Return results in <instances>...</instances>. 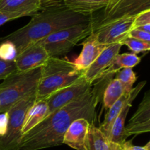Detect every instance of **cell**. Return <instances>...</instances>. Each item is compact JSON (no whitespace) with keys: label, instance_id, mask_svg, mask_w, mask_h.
<instances>
[{"label":"cell","instance_id":"1","mask_svg":"<svg viewBox=\"0 0 150 150\" xmlns=\"http://www.w3.org/2000/svg\"><path fill=\"white\" fill-rule=\"evenodd\" d=\"M96 81L85 94L45 117L22 136L18 150H40L63 144L64 133L73 121L83 118L89 123L96 119V110L105 85Z\"/></svg>","mask_w":150,"mask_h":150},{"label":"cell","instance_id":"2","mask_svg":"<svg viewBox=\"0 0 150 150\" xmlns=\"http://www.w3.org/2000/svg\"><path fill=\"white\" fill-rule=\"evenodd\" d=\"M92 15L76 13L59 1L42 7L23 27L0 38V42L10 41L20 54L29 45L53 33L74 25L92 22Z\"/></svg>","mask_w":150,"mask_h":150},{"label":"cell","instance_id":"3","mask_svg":"<svg viewBox=\"0 0 150 150\" xmlns=\"http://www.w3.org/2000/svg\"><path fill=\"white\" fill-rule=\"evenodd\" d=\"M72 62L59 57H49L41 67V75L36 92V101L46 99L56 91L75 83L83 77Z\"/></svg>","mask_w":150,"mask_h":150},{"label":"cell","instance_id":"4","mask_svg":"<svg viewBox=\"0 0 150 150\" xmlns=\"http://www.w3.org/2000/svg\"><path fill=\"white\" fill-rule=\"evenodd\" d=\"M41 67L27 71L16 70L0 83V113L7 112L21 100L36 93Z\"/></svg>","mask_w":150,"mask_h":150},{"label":"cell","instance_id":"5","mask_svg":"<svg viewBox=\"0 0 150 150\" xmlns=\"http://www.w3.org/2000/svg\"><path fill=\"white\" fill-rule=\"evenodd\" d=\"M93 29V21L79 23L51 34L37 42L45 48L50 57H58L68 54L81 40L91 35Z\"/></svg>","mask_w":150,"mask_h":150},{"label":"cell","instance_id":"6","mask_svg":"<svg viewBox=\"0 0 150 150\" xmlns=\"http://www.w3.org/2000/svg\"><path fill=\"white\" fill-rule=\"evenodd\" d=\"M36 101V93L21 100L8 111L7 132L0 137V150H18L22 139V127L28 110Z\"/></svg>","mask_w":150,"mask_h":150},{"label":"cell","instance_id":"7","mask_svg":"<svg viewBox=\"0 0 150 150\" xmlns=\"http://www.w3.org/2000/svg\"><path fill=\"white\" fill-rule=\"evenodd\" d=\"M150 10V0H110L103 9L102 18L93 26H100L125 17L137 16Z\"/></svg>","mask_w":150,"mask_h":150},{"label":"cell","instance_id":"8","mask_svg":"<svg viewBox=\"0 0 150 150\" xmlns=\"http://www.w3.org/2000/svg\"><path fill=\"white\" fill-rule=\"evenodd\" d=\"M135 17L136 16L122 18L105 24L95 26L93 32L97 40L99 43L105 45L122 44V41L128 37Z\"/></svg>","mask_w":150,"mask_h":150},{"label":"cell","instance_id":"9","mask_svg":"<svg viewBox=\"0 0 150 150\" xmlns=\"http://www.w3.org/2000/svg\"><path fill=\"white\" fill-rule=\"evenodd\" d=\"M92 85L82 77L75 83L62 88L50 95L46 98L48 108L47 117L86 93L92 88Z\"/></svg>","mask_w":150,"mask_h":150},{"label":"cell","instance_id":"10","mask_svg":"<svg viewBox=\"0 0 150 150\" xmlns=\"http://www.w3.org/2000/svg\"><path fill=\"white\" fill-rule=\"evenodd\" d=\"M150 131V93L146 92L139 104L137 110L125 127V136L143 134Z\"/></svg>","mask_w":150,"mask_h":150},{"label":"cell","instance_id":"11","mask_svg":"<svg viewBox=\"0 0 150 150\" xmlns=\"http://www.w3.org/2000/svg\"><path fill=\"white\" fill-rule=\"evenodd\" d=\"M49 57L46 50L42 45L38 42L32 44L18 55L15 60L16 70L23 72L40 67Z\"/></svg>","mask_w":150,"mask_h":150},{"label":"cell","instance_id":"12","mask_svg":"<svg viewBox=\"0 0 150 150\" xmlns=\"http://www.w3.org/2000/svg\"><path fill=\"white\" fill-rule=\"evenodd\" d=\"M122 47L121 43H115L107 46L96 59L83 71V77L89 83L93 84L98 80L103 72L106 70L112 62L114 57L119 54Z\"/></svg>","mask_w":150,"mask_h":150},{"label":"cell","instance_id":"13","mask_svg":"<svg viewBox=\"0 0 150 150\" xmlns=\"http://www.w3.org/2000/svg\"><path fill=\"white\" fill-rule=\"evenodd\" d=\"M146 81H143L139 83V84L136 87L133 88L129 93H125L113 104L112 106L107 110V113L105 116L103 122L101 125L100 127H99L103 133L108 138V136L111 132V127L114 123V120H116L120 113L121 112L122 110L123 109L125 106L127 104L133 102L136 97L139 95L141 91L143 89L144 86L146 85Z\"/></svg>","mask_w":150,"mask_h":150},{"label":"cell","instance_id":"14","mask_svg":"<svg viewBox=\"0 0 150 150\" xmlns=\"http://www.w3.org/2000/svg\"><path fill=\"white\" fill-rule=\"evenodd\" d=\"M82 45L81 52L73 63L79 70L84 71L108 45L99 43L93 32L85 38Z\"/></svg>","mask_w":150,"mask_h":150},{"label":"cell","instance_id":"15","mask_svg":"<svg viewBox=\"0 0 150 150\" xmlns=\"http://www.w3.org/2000/svg\"><path fill=\"white\" fill-rule=\"evenodd\" d=\"M90 123L83 118L73 121L63 138V144L76 150H86L85 143Z\"/></svg>","mask_w":150,"mask_h":150},{"label":"cell","instance_id":"16","mask_svg":"<svg viewBox=\"0 0 150 150\" xmlns=\"http://www.w3.org/2000/svg\"><path fill=\"white\" fill-rule=\"evenodd\" d=\"M42 9L40 0H0V12L21 17L32 16Z\"/></svg>","mask_w":150,"mask_h":150},{"label":"cell","instance_id":"17","mask_svg":"<svg viewBox=\"0 0 150 150\" xmlns=\"http://www.w3.org/2000/svg\"><path fill=\"white\" fill-rule=\"evenodd\" d=\"M85 148L86 150H122V146L109 140L95 123L89 124Z\"/></svg>","mask_w":150,"mask_h":150},{"label":"cell","instance_id":"18","mask_svg":"<svg viewBox=\"0 0 150 150\" xmlns=\"http://www.w3.org/2000/svg\"><path fill=\"white\" fill-rule=\"evenodd\" d=\"M48 104L46 99L35 101L30 107L25 117L24 122L22 127V135H25L36 127L48 115Z\"/></svg>","mask_w":150,"mask_h":150},{"label":"cell","instance_id":"19","mask_svg":"<svg viewBox=\"0 0 150 150\" xmlns=\"http://www.w3.org/2000/svg\"><path fill=\"white\" fill-rule=\"evenodd\" d=\"M140 62L141 57L133 53L118 54L114 57L109 67L103 72L98 80L109 77L123 68H133Z\"/></svg>","mask_w":150,"mask_h":150},{"label":"cell","instance_id":"20","mask_svg":"<svg viewBox=\"0 0 150 150\" xmlns=\"http://www.w3.org/2000/svg\"><path fill=\"white\" fill-rule=\"evenodd\" d=\"M70 10L84 15H92L98 10L104 9L110 0H62Z\"/></svg>","mask_w":150,"mask_h":150},{"label":"cell","instance_id":"21","mask_svg":"<svg viewBox=\"0 0 150 150\" xmlns=\"http://www.w3.org/2000/svg\"><path fill=\"white\" fill-rule=\"evenodd\" d=\"M131 106L132 104L128 103L123 108L118 117L114 120L110 134L108 136L109 140L121 146L127 141V138L125 136V124L126 118Z\"/></svg>","mask_w":150,"mask_h":150},{"label":"cell","instance_id":"22","mask_svg":"<svg viewBox=\"0 0 150 150\" xmlns=\"http://www.w3.org/2000/svg\"><path fill=\"white\" fill-rule=\"evenodd\" d=\"M105 87L103 93V102L104 108L108 110L123 94H125V91L120 81L115 78L111 79Z\"/></svg>","mask_w":150,"mask_h":150},{"label":"cell","instance_id":"23","mask_svg":"<svg viewBox=\"0 0 150 150\" xmlns=\"http://www.w3.org/2000/svg\"><path fill=\"white\" fill-rule=\"evenodd\" d=\"M116 78L120 81L124 88L125 93H129L133 89L137 77L133 68H123L115 73Z\"/></svg>","mask_w":150,"mask_h":150},{"label":"cell","instance_id":"24","mask_svg":"<svg viewBox=\"0 0 150 150\" xmlns=\"http://www.w3.org/2000/svg\"><path fill=\"white\" fill-rule=\"evenodd\" d=\"M18 53L16 46L10 41H3L0 43V59L5 62H15Z\"/></svg>","mask_w":150,"mask_h":150},{"label":"cell","instance_id":"25","mask_svg":"<svg viewBox=\"0 0 150 150\" xmlns=\"http://www.w3.org/2000/svg\"><path fill=\"white\" fill-rule=\"evenodd\" d=\"M122 45H127L129 49L135 54L149 51L150 49V42H144V41L130 38V37L125 38L122 41Z\"/></svg>","mask_w":150,"mask_h":150},{"label":"cell","instance_id":"26","mask_svg":"<svg viewBox=\"0 0 150 150\" xmlns=\"http://www.w3.org/2000/svg\"><path fill=\"white\" fill-rule=\"evenodd\" d=\"M16 71L15 62H5L0 59V80H4Z\"/></svg>","mask_w":150,"mask_h":150},{"label":"cell","instance_id":"27","mask_svg":"<svg viewBox=\"0 0 150 150\" xmlns=\"http://www.w3.org/2000/svg\"><path fill=\"white\" fill-rule=\"evenodd\" d=\"M146 24H150V10H145L136 16L133 23L132 29H136L139 26Z\"/></svg>","mask_w":150,"mask_h":150},{"label":"cell","instance_id":"28","mask_svg":"<svg viewBox=\"0 0 150 150\" xmlns=\"http://www.w3.org/2000/svg\"><path fill=\"white\" fill-rule=\"evenodd\" d=\"M128 37L144 41V42H150V34L139 30V29H134L130 30V32L128 34Z\"/></svg>","mask_w":150,"mask_h":150},{"label":"cell","instance_id":"29","mask_svg":"<svg viewBox=\"0 0 150 150\" xmlns=\"http://www.w3.org/2000/svg\"><path fill=\"white\" fill-rule=\"evenodd\" d=\"M122 150H150V142H147L143 146H135L132 144V141H126L122 145Z\"/></svg>","mask_w":150,"mask_h":150},{"label":"cell","instance_id":"30","mask_svg":"<svg viewBox=\"0 0 150 150\" xmlns=\"http://www.w3.org/2000/svg\"><path fill=\"white\" fill-rule=\"evenodd\" d=\"M7 124H8L7 112L0 113V137L4 136L7 132Z\"/></svg>","mask_w":150,"mask_h":150},{"label":"cell","instance_id":"31","mask_svg":"<svg viewBox=\"0 0 150 150\" xmlns=\"http://www.w3.org/2000/svg\"><path fill=\"white\" fill-rule=\"evenodd\" d=\"M19 18H21L20 15L0 12V26L7 23V22L10 21L15 20V19Z\"/></svg>","mask_w":150,"mask_h":150},{"label":"cell","instance_id":"32","mask_svg":"<svg viewBox=\"0 0 150 150\" xmlns=\"http://www.w3.org/2000/svg\"><path fill=\"white\" fill-rule=\"evenodd\" d=\"M59 1H60V0H40V2L42 4V7H43Z\"/></svg>","mask_w":150,"mask_h":150},{"label":"cell","instance_id":"33","mask_svg":"<svg viewBox=\"0 0 150 150\" xmlns=\"http://www.w3.org/2000/svg\"><path fill=\"white\" fill-rule=\"evenodd\" d=\"M136 29H139V30L143 31V32H146V33L150 34V24H146V25H144V26H139V27L136 28Z\"/></svg>","mask_w":150,"mask_h":150}]
</instances>
